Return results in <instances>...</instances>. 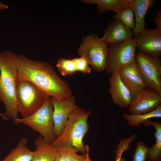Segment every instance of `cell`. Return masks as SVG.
<instances>
[{
  "mask_svg": "<svg viewBox=\"0 0 161 161\" xmlns=\"http://www.w3.org/2000/svg\"><path fill=\"white\" fill-rule=\"evenodd\" d=\"M16 66L18 80H28L49 97L62 100L72 96L68 84L57 74L49 62L18 56Z\"/></svg>",
  "mask_w": 161,
  "mask_h": 161,
  "instance_id": "1",
  "label": "cell"
},
{
  "mask_svg": "<svg viewBox=\"0 0 161 161\" xmlns=\"http://www.w3.org/2000/svg\"><path fill=\"white\" fill-rule=\"evenodd\" d=\"M18 56L10 50L3 51L0 65V100L5 106L4 114L13 120L18 118L19 113L16 96Z\"/></svg>",
  "mask_w": 161,
  "mask_h": 161,
  "instance_id": "2",
  "label": "cell"
},
{
  "mask_svg": "<svg viewBox=\"0 0 161 161\" xmlns=\"http://www.w3.org/2000/svg\"><path fill=\"white\" fill-rule=\"evenodd\" d=\"M91 112L77 106L68 116L61 134L51 144L58 148H69L76 153L86 154L89 147L84 145L83 141L88 131L87 120Z\"/></svg>",
  "mask_w": 161,
  "mask_h": 161,
  "instance_id": "3",
  "label": "cell"
},
{
  "mask_svg": "<svg viewBox=\"0 0 161 161\" xmlns=\"http://www.w3.org/2000/svg\"><path fill=\"white\" fill-rule=\"evenodd\" d=\"M53 107L51 97L40 108L32 115L25 118L13 120L15 124L28 126L38 133L47 143L51 144L56 138L53 120Z\"/></svg>",
  "mask_w": 161,
  "mask_h": 161,
  "instance_id": "4",
  "label": "cell"
},
{
  "mask_svg": "<svg viewBox=\"0 0 161 161\" xmlns=\"http://www.w3.org/2000/svg\"><path fill=\"white\" fill-rule=\"evenodd\" d=\"M17 99L19 113L22 118L35 113L49 97L31 82L18 80Z\"/></svg>",
  "mask_w": 161,
  "mask_h": 161,
  "instance_id": "5",
  "label": "cell"
},
{
  "mask_svg": "<svg viewBox=\"0 0 161 161\" xmlns=\"http://www.w3.org/2000/svg\"><path fill=\"white\" fill-rule=\"evenodd\" d=\"M108 47L98 35L92 34L82 38L78 53L87 59L95 71L101 72L106 69Z\"/></svg>",
  "mask_w": 161,
  "mask_h": 161,
  "instance_id": "6",
  "label": "cell"
},
{
  "mask_svg": "<svg viewBox=\"0 0 161 161\" xmlns=\"http://www.w3.org/2000/svg\"><path fill=\"white\" fill-rule=\"evenodd\" d=\"M136 45L135 38L110 44L105 71L108 74L118 72L123 67L135 63Z\"/></svg>",
  "mask_w": 161,
  "mask_h": 161,
  "instance_id": "7",
  "label": "cell"
},
{
  "mask_svg": "<svg viewBox=\"0 0 161 161\" xmlns=\"http://www.w3.org/2000/svg\"><path fill=\"white\" fill-rule=\"evenodd\" d=\"M135 64L147 88L161 95V62L156 58L140 52L136 53Z\"/></svg>",
  "mask_w": 161,
  "mask_h": 161,
  "instance_id": "8",
  "label": "cell"
},
{
  "mask_svg": "<svg viewBox=\"0 0 161 161\" xmlns=\"http://www.w3.org/2000/svg\"><path fill=\"white\" fill-rule=\"evenodd\" d=\"M161 105V95L157 92L146 88L135 94L128 107L130 114L151 112Z\"/></svg>",
  "mask_w": 161,
  "mask_h": 161,
  "instance_id": "9",
  "label": "cell"
},
{
  "mask_svg": "<svg viewBox=\"0 0 161 161\" xmlns=\"http://www.w3.org/2000/svg\"><path fill=\"white\" fill-rule=\"evenodd\" d=\"M138 51L152 57L161 56V30L145 28L134 38Z\"/></svg>",
  "mask_w": 161,
  "mask_h": 161,
  "instance_id": "10",
  "label": "cell"
},
{
  "mask_svg": "<svg viewBox=\"0 0 161 161\" xmlns=\"http://www.w3.org/2000/svg\"><path fill=\"white\" fill-rule=\"evenodd\" d=\"M53 107V120L54 131L56 138L61 134L68 116L77 107L75 97L71 96L62 100L51 97Z\"/></svg>",
  "mask_w": 161,
  "mask_h": 161,
  "instance_id": "11",
  "label": "cell"
},
{
  "mask_svg": "<svg viewBox=\"0 0 161 161\" xmlns=\"http://www.w3.org/2000/svg\"><path fill=\"white\" fill-rule=\"evenodd\" d=\"M109 81V92L113 102L121 108L128 107L133 96L121 79L118 72L111 74Z\"/></svg>",
  "mask_w": 161,
  "mask_h": 161,
  "instance_id": "12",
  "label": "cell"
},
{
  "mask_svg": "<svg viewBox=\"0 0 161 161\" xmlns=\"http://www.w3.org/2000/svg\"><path fill=\"white\" fill-rule=\"evenodd\" d=\"M122 7L131 10L135 16V27L133 30L136 38L145 28V18L149 8L155 4L154 0H120Z\"/></svg>",
  "mask_w": 161,
  "mask_h": 161,
  "instance_id": "13",
  "label": "cell"
},
{
  "mask_svg": "<svg viewBox=\"0 0 161 161\" xmlns=\"http://www.w3.org/2000/svg\"><path fill=\"white\" fill-rule=\"evenodd\" d=\"M118 72L121 79L133 96L147 88L135 63L125 66Z\"/></svg>",
  "mask_w": 161,
  "mask_h": 161,
  "instance_id": "14",
  "label": "cell"
},
{
  "mask_svg": "<svg viewBox=\"0 0 161 161\" xmlns=\"http://www.w3.org/2000/svg\"><path fill=\"white\" fill-rule=\"evenodd\" d=\"M132 30L126 27L120 21L115 19L108 25L101 39L108 44H116L132 38Z\"/></svg>",
  "mask_w": 161,
  "mask_h": 161,
  "instance_id": "15",
  "label": "cell"
},
{
  "mask_svg": "<svg viewBox=\"0 0 161 161\" xmlns=\"http://www.w3.org/2000/svg\"><path fill=\"white\" fill-rule=\"evenodd\" d=\"M36 149L32 161H55L58 148L47 143L40 136L34 141Z\"/></svg>",
  "mask_w": 161,
  "mask_h": 161,
  "instance_id": "16",
  "label": "cell"
},
{
  "mask_svg": "<svg viewBox=\"0 0 161 161\" xmlns=\"http://www.w3.org/2000/svg\"><path fill=\"white\" fill-rule=\"evenodd\" d=\"M142 124L146 126H153L155 131V143L149 147L147 161H161V123L148 120Z\"/></svg>",
  "mask_w": 161,
  "mask_h": 161,
  "instance_id": "17",
  "label": "cell"
},
{
  "mask_svg": "<svg viewBox=\"0 0 161 161\" xmlns=\"http://www.w3.org/2000/svg\"><path fill=\"white\" fill-rule=\"evenodd\" d=\"M27 141L26 138H22L16 146L2 161H32L33 152L27 148Z\"/></svg>",
  "mask_w": 161,
  "mask_h": 161,
  "instance_id": "18",
  "label": "cell"
},
{
  "mask_svg": "<svg viewBox=\"0 0 161 161\" xmlns=\"http://www.w3.org/2000/svg\"><path fill=\"white\" fill-rule=\"evenodd\" d=\"M122 116L130 126L139 127L141 124L147 120L152 118H160L161 105L150 112L137 114L123 113L122 114Z\"/></svg>",
  "mask_w": 161,
  "mask_h": 161,
  "instance_id": "19",
  "label": "cell"
},
{
  "mask_svg": "<svg viewBox=\"0 0 161 161\" xmlns=\"http://www.w3.org/2000/svg\"><path fill=\"white\" fill-rule=\"evenodd\" d=\"M80 1L89 4H96L97 11L100 13L107 11H113L116 13L123 8L120 0H82Z\"/></svg>",
  "mask_w": 161,
  "mask_h": 161,
  "instance_id": "20",
  "label": "cell"
},
{
  "mask_svg": "<svg viewBox=\"0 0 161 161\" xmlns=\"http://www.w3.org/2000/svg\"><path fill=\"white\" fill-rule=\"evenodd\" d=\"M89 150L80 155L69 148H58L55 161H92L89 156Z\"/></svg>",
  "mask_w": 161,
  "mask_h": 161,
  "instance_id": "21",
  "label": "cell"
},
{
  "mask_svg": "<svg viewBox=\"0 0 161 161\" xmlns=\"http://www.w3.org/2000/svg\"><path fill=\"white\" fill-rule=\"evenodd\" d=\"M56 66L63 76L72 75L77 72L73 59L59 58L57 60Z\"/></svg>",
  "mask_w": 161,
  "mask_h": 161,
  "instance_id": "22",
  "label": "cell"
},
{
  "mask_svg": "<svg viewBox=\"0 0 161 161\" xmlns=\"http://www.w3.org/2000/svg\"><path fill=\"white\" fill-rule=\"evenodd\" d=\"M115 19L122 22L126 27L133 30L135 27L134 15L131 10L123 7L114 15Z\"/></svg>",
  "mask_w": 161,
  "mask_h": 161,
  "instance_id": "23",
  "label": "cell"
},
{
  "mask_svg": "<svg viewBox=\"0 0 161 161\" xmlns=\"http://www.w3.org/2000/svg\"><path fill=\"white\" fill-rule=\"evenodd\" d=\"M149 147L143 141L137 143L132 161H146L147 159Z\"/></svg>",
  "mask_w": 161,
  "mask_h": 161,
  "instance_id": "24",
  "label": "cell"
},
{
  "mask_svg": "<svg viewBox=\"0 0 161 161\" xmlns=\"http://www.w3.org/2000/svg\"><path fill=\"white\" fill-rule=\"evenodd\" d=\"M136 138V135L132 134L129 137L120 139L117 145L116 149L114 151L116 154L115 159L122 157L123 153L130 148V143Z\"/></svg>",
  "mask_w": 161,
  "mask_h": 161,
  "instance_id": "25",
  "label": "cell"
},
{
  "mask_svg": "<svg viewBox=\"0 0 161 161\" xmlns=\"http://www.w3.org/2000/svg\"><path fill=\"white\" fill-rule=\"evenodd\" d=\"M73 59L77 71H79L85 74H88L91 73V67L89 66V63L85 58L83 56H80V57Z\"/></svg>",
  "mask_w": 161,
  "mask_h": 161,
  "instance_id": "26",
  "label": "cell"
},
{
  "mask_svg": "<svg viewBox=\"0 0 161 161\" xmlns=\"http://www.w3.org/2000/svg\"><path fill=\"white\" fill-rule=\"evenodd\" d=\"M152 21L155 24L157 29L161 30V10L158 11L153 18Z\"/></svg>",
  "mask_w": 161,
  "mask_h": 161,
  "instance_id": "27",
  "label": "cell"
},
{
  "mask_svg": "<svg viewBox=\"0 0 161 161\" xmlns=\"http://www.w3.org/2000/svg\"><path fill=\"white\" fill-rule=\"evenodd\" d=\"M9 8V6L4 4L1 1H0V10L7 9Z\"/></svg>",
  "mask_w": 161,
  "mask_h": 161,
  "instance_id": "28",
  "label": "cell"
},
{
  "mask_svg": "<svg viewBox=\"0 0 161 161\" xmlns=\"http://www.w3.org/2000/svg\"><path fill=\"white\" fill-rule=\"evenodd\" d=\"M0 116L1 117L3 120L8 121L9 120V119L7 117L4 113H2L0 112Z\"/></svg>",
  "mask_w": 161,
  "mask_h": 161,
  "instance_id": "29",
  "label": "cell"
},
{
  "mask_svg": "<svg viewBox=\"0 0 161 161\" xmlns=\"http://www.w3.org/2000/svg\"><path fill=\"white\" fill-rule=\"evenodd\" d=\"M115 161H127V160L122 157L115 159Z\"/></svg>",
  "mask_w": 161,
  "mask_h": 161,
  "instance_id": "30",
  "label": "cell"
},
{
  "mask_svg": "<svg viewBox=\"0 0 161 161\" xmlns=\"http://www.w3.org/2000/svg\"><path fill=\"white\" fill-rule=\"evenodd\" d=\"M1 53L0 52V63H1ZM1 101V100H0V102Z\"/></svg>",
  "mask_w": 161,
  "mask_h": 161,
  "instance_id": "31",
  "label": "cell"
}]
</instances>
